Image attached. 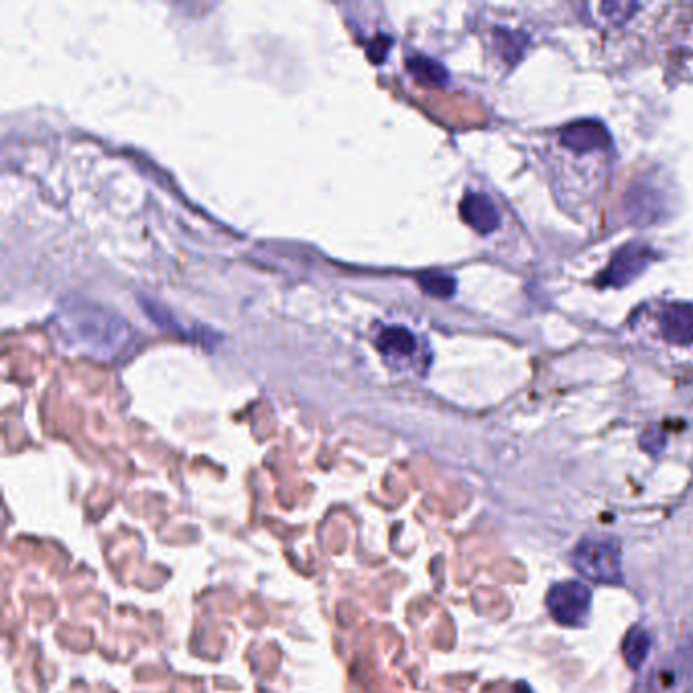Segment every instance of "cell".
Here are the masks:
<instances>
[{
  "instance_id": "7",
  "label": "cell",
  "mask_w": 693,
  "mask_h": 693,
  "mask_svg": "<svg viewBox=\"0 0 693 693\" xmlns=\"http://www.w3.org/2000/svg\"><path fill=\"white\" fill-rule=\"evenodd\" d=\"M462 220L478 234H492L500 226V214L494 202L478 192H468L460 202Z\"/></svg>"
},
{
  "instance_id": "10",
  "label": "cell",
  "mask_w": 693,
  "mask_h": 693,
  "mask_svg": "<svg viewBox=\"0 0 693 693\" xmlns=\"http://www.w3.org/2000/svg\"><path fill=\"white\" fill-rule=\"evenodd\" d=\"M651 645H653V639L643 626L630 628L628 635L624 637V645H622V655H624L626 665L630 669L643 667V663L647 661V657L651 653Z\"/></svg>"
},
{
  "instance_id": "8",
  "label": "cell",
  "mask_w": 693,
  "mask_h": 693,
  "mask_svg": "<svg viewBox=\"0 0 693 693\" xmlns=\"http://www.w3.org/2000/svg\"><path fill=\"white\" fill-rule=\"evenodd\" d=\"M417 336L405 326H385L376 334V348L389 358H411L417 352Z\"/></svg>"
},
{
  "instance_id": "12",
  "label": "cell",
  "mask_w": 693,
  "mask_h": 693,
  "mask_svg": "<svg viewBox=\"0 0 693 693\" xmlns=\"http://www.w3.org/2000/svg\"><path fill=\"white\" fill-rule=\"evenodd\" d=\"M419 285L427 295L437 299H450L458 289V281L446 273H421Z\"/></svg>"
},
{
  "instance_id": "1",
  "label": "cell",
  "mask_w": 693,
  "mask_h": 693,
  "mask_svg": "<svg viewBox=\"0 0 693 693\" xmlns=\"http://www.w3.org/2000/svg\"><path fill=\"white\" fill-rule=\"evenodd\" d=\"M580 576L596 584H622L620 545L612 537H584L574 549Z\"/></svg>"
},
{
  "instance_id": "11",
  "label": "cell",
  "mask_w": 693,
  "mask_h": 693,
  "mask_svg": "<svg viewBox=\"0 0 693 693\" xmlns=\"http://www.w3.org/2000/svg\"><path fill=\"white\" fill-rule=\"evenodd\" d=\"M494 41H496L498 55L507 61L509 66H515V63L525 55V47L529 43V37L523 33H515V31H496Z\"/></svg>"
},
{
  "instance_id": "13",
  "label": "cell",
  "mask_w": 693,
  "mask_h": 693,
  "mask_svg": "<svg viewBox=\"0 0 693 693\" xmlns=\"http://www.w3.org/2000/svg\"><path fill=\"white\" fill-rule=\"evenodd\" d=\"M643 7L639 3H602L598 5V11L602 13V17L614 25V27H622L630 17H633L635 11H641Z\"/></svg>"
},
{
  "instance_id": "9",
  "label": "cell",
  "mask_w": 693,
  "mask_h": 693,
  "mask_svg": "<svg viewBox=\"0 0 693 693\" xmlns=\"http://www.w3.org/2000/svg\"><path fill=\"white\" fill-rule=\"evenodd\" d=\"M407 70L421 84L446 86L450 82V74L444 68V63L423 53H415L407 57Z\"/></svg>"
},
{
  "instance_id": "4",
  "label": "cell",
  "mask_w": 693,
  "mask_h": 693,
  "mask_svg": "<svg viewBox=\"0 0 693 693\" xmlns=\"http://www.w3.org/2000/svg\"><path fill=\"white\" fill-rule=\"evenodd\" d=\"M547 608L555 622L563 626H580L588 620L592 592L582 582H559L547 592Z\"/></svg>"
},
{
  "instance_id": "2",
  "label": "cell",
  "mask_w": 693,
  "mask_h": 693,
  "mask_svg": "<svg viewBox=\"0 0 693 693\" xmlns=\"http://www.w3.org/2000/svg\"><path fill=\"white\" fill-rule=\"evenodd\" d=\"M68 322L72 324V330L82 342L94 346L100 352H112L126 326L124 322L116 324V315L106 313L100 307L84 305L74 307V311H70Z\"/></svg>"
},
{
  "instance_id": "6",
  "label": "cell",
  "mask_w": 693,
  "mask_h": 693,
  "mask_svg": "<svg viewBox=\"0 0 693 693\" xmlns=\"http://www.w3.org/2000/svg\"><path fill=\"white\" fill-rule=\"evenodd\" d=\"M657 328L663 342L671 346H691L693 344V303L675 301L663 305L657 315Z\"/></svg>"
},
{
  "instance_id": "5",
  "label": "cell",
  "mask_w": 693,
  "mask_h": 693,
  "mask_svg": "<svg viewBox=\"0 0 693 693\" xmlns=\"http://www.w3.org/2000/svg\"><path fill=\"white\" fill-rule=\"evenodd\" d=\"M655 259V252L641 242L624 244L612 257L606 271L600 275L602 287H624L641 277Z\"/></svg>"
},
{
  "instance_id": "3",
  "label": "cell",
  "mask_w": 693,
  "mask_h": 693,
  "mask_svg": "<svg viewBox=\"0 0 693 693\" xmlns=\"http://www.w3.org/2000/svg\"><path fill=\"white\" fill-rule=\"evenodd\" d=\"M557 145L572 157H606L612 149V137L606 124L596 118H582L561 126Z\"/></svg>"
},
{
  "instance_id": "14",
  "label": "cell",
  "mask_w": 693,
  "mask_h": 693,
  "mask_svg": "<svg viewBox=\"0 0 693 693\" xmlns=\"http://www.w3.org/2000/svg\"><path fill=\"white\" fill-rule=\"evenodd\" d=\"M393 45V37L389 35H376V39L368 45V57L374 61V63H383L389 49Z\"/></svg>"
}]
</instances>
